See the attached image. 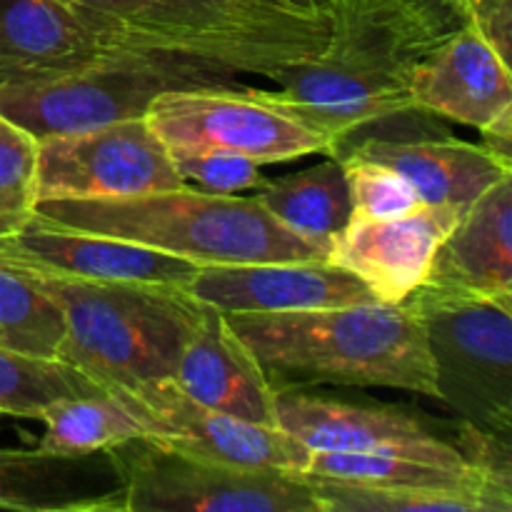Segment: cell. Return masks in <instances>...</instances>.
Wrapping results in <instances>:
<instances>
[{
    "mask_svg": "<svg viewBox=\"0 0 512 512\" xmlns=\"http://www.w3.org/2000/svg\"><path fill=\"white\" fill-rule=\"evenodd\" d=\"M345 168L350 190V220H390L403 218L423 208L418 190L400 173L380 163L360 158H338Z\"/></svg>",
    "mask_w": 512,
    "mask_h": 512,
    "instance_id": "obj_30",
    "label": "cell"
},
{
    "mask_svg": "<svg viewBox=\"0 0 512 512\" xmlns=\"http://www.w3.org/2000/svg\"><path fill=\"white\" fill-rule=\"evenodd\" d=\"M258 3L268 5V8L278 10V13L293 15V18L330 20L325 0H258Z\"/></svg>",
    "mask_w": 512,
    "mask_h": 512,
    "instance_id": "obj_34",
    "label": "cell"
},
{
    "mask_svg": "<svg viewBox=\"0 0 512 512\" xmlns=\"http://www.w3.org/2000/svg\"><path fill=\"white\" fill-rule=\"evenodd\" d=\"M480 145L498 160L503 168L512 170V108L500 113L493 123L480 128Z\"/></svg>",
    "mask_w": 512,
    "mask_h": 512,
    "instance_id": "obj_33",
    "label": "cell"
},
{
    "mask_svg": "<svg viewBox=\"0 0 512 512\" xmlns=\"http://www.w3.org/2000/svg\"><path fill=\"white\" fill-rule=\"evenodd\" d=\"M275 415L278 428L310 453L400 455L440 468L473 470L455 443L460 418L440 423L405 405L343 400L313 388L278 390Z\"/></svg>",
    "mask_w": 512,
    "mask_h": 512,
    "instance_id": "obj_8",
    "label": "cell"
},
{
    "mask_svg": "<svg viewBox=\"0 0 512 512\" xmlns=\"http://www.w3.org/2000/svg\"><path fill=\"white\" fill-rule=\"evenodd\" d=\"M65 315L28 268L0 255V345L30 358L58 360Z\"/></svg>",
    "mask_w": 512,
    "mask_h": 512,
    "instance_id": "obj_25",
    "label": "cell"
},
{
    "mask_svg": "<svg viewBox=\"0 0 512 512\" xmlns=\"http://www.w3.org/2000/svg\"><path fill=\"white\" fill-rule=\"evenodd\" d=\"M145 118L170 155L233 153L258 165L328 155V143L318 133L255 98L253 85L168 90L150 103Z\"/></svg>",
    "mask_w": 512,
    "mask_h": 512,
    "instance_id": "obj_9",
    "label": "cell"
},
{
    "mask_svg": "<svg viewBox=\"0 0 512 512\" xmlns=\"http://www.w3.org/2000/svg\"><path fill=\"white\" fill-rule=\"evenodd\" d=\"M325 3H328V18H330V10H333V8H335V5H338V3H340V0H325Z\"/></svg>",
    "mask_w": 512,
    "mask_h": 512,
    "instance_id": "obj_35",
    "label": "cell"
},
{
    "mask_svg": "<svg viewBox=\"0 0 512 512\" xmlns=\"http://www.w3.org/2000/svg\"><path fill=\"white\" fill-rule=\"evenodd\" d=\"M228 323L255 355L275 393L350 385L435 398L423 323L405 303L235 313L228 315Z\"/></svg>",
    "mask_w": 512,
    "mask_h": 512,
    "instance_id": "obj_2",
    "label": "cell"
},
{
    "mask_svg": "<svg viewBox=\"0 0 512 512\" xmlns=\"http://www.w3.org/2000/svg\"><path fill=\"white\" fill-rule=\"evenodd\" d=\"M100 385L63 360H43L0 345V413L38 420L45 405L70 395L100 393Z\"/></svg>",
    "mask_w": 512,
    "mask_h": 512,
    "instance_id": "obj_27",
    "label": "cell"
},
{
    "mask_svg": "<svg viewBox=\"0 0 512 512\" xmlns=\"http://www.w3.org/2000/svg\"><path fill=\"white\" fill-rule=\"evenodd\" d=\"M300 478L333 480L350 485H408V488H465L485 498L493 512H512V498L498 493L473 470H450L400 455L313 453Z\"/></svg>",
    "mask_w": 512,
    "mask_h": 512,
    "instance_id": "obj_23",
    "label": "cell"
},
{
    "mask_svg": "<svg viewBox=\"0 0 512 512\" xmlns=\"http://www.w3.org/2000/svg\"><path fill=\"white\" fill-rule=\"evenodd\" d=\"M38 203V138L0 115V235L13 233Z\"/></svg>",
    "mask_w": 512,
    "mask_h": 512,
    "instance_id": "obj_29",
    "label": "cell"
},
{
    "mask_svg": "<svg viewBox=\"0 0 512 512\" xmlns=\"http://www.w3.org/2000/svg\"><path fill=\"white\" fill-rule=\"evenodd\" d=\"M113 393L138 418L143 438L193 458L228 468L300 478L313 455L285 430L245 423L203 408L190 400L173 378L153 380L135 388H113Z\"/></svg>",
    "mask_w": 512,
    "mask_h": 512,
    "instance_id": "obj_11",
    "label": "cell"
},
{
    "mask_svg": "<svg viewBox=\"0 0 512 512\" xmlns=\"http://www.w3.org/2000/svg\"><path fill=\"white\" fill-rule=\"evenodd\" d=\"M130 50L158 48L68 0H0V85L75 73Z\"/></svg>",
    "mask_w": 512,
    "mask_h": 512,
    "instance_id": "obj_12",
    "label": "cell"
},
{
    "mask_svg": "<svg viewBox=\"0 0 512 512\" xmlns=\"http://www.w3.org/2000/svg\"><path fill=\"white\" fill-rule=\"evenodd\" d=\"M410 95L415 108L480 130L512 108V68L465 23L415 65Z\"/></svg>",
    "mask_w": 512,
    "mask_h": 512,
    "instance_id": "obj_18",
    "label": "cell"
},
{
    "mask_svg": "<svg viewBox=\"0 0 512 512\" xmlns=\"http://www.w3.org/2000/svg\"><path fill=\"white\" fill-rule=\"evenodd\" d=\"M68 3L93 10V13H100L105 18H113L118 23L128 25V28L138 30L140 35H145L163 53L198 58L205 60V63L223 65V68L250 75L248 65L243 63L240 55H235L233 50L215 43V40L205 38V35L183 28L155 0H68Z\"/></svg>",
    "mask_w": 512,
    "mask_h": 512,
    "instance_id": "obj_28",
    "label": "cell"
},
{
    "mask_svg": "<svg viewBox=\"0 0 512 512\" xmlns=\"http://www.w3.org/2000/svg\"><path fill=\"white\" fill-rule=\"evenodd\" d=\"M425 285L490 298L512 295V175L460 213L430 263Z\"/></svg>",
    "mask_w": 512,
    "mask_h": 512,
    "instance_id": "obj_21",
    "label": "cell"
},
{
    "mask_svg": "<svg viewBox=\"0 0 512 512\" xmlns=\"http://www.w3.org/2000/svg\"><path fill=\"white\" fill-rule=\"evenodd\" d=\"M460 25V0H340L328 48L280 65L275 88L253 85V95L318 133L333 158L383 125H395L393 138L435 135L423 133L443 128L415 108L410 75Z\"/></svg>",
    "mask_w": 512,
    "mask_h": 512,
    "instance_id": "obj_1",
    "label": "cell"
},
{
    "mask_svg": "<svg viewBox=\"0 0 512 512\" xmlns=\"http://www.w3.org/2000/svg\"><path fill=\"white\" fill-rule=\"evenodd\" d=\"M173 383L203 408L278 428L273 385L218 308L200 303L198 320L175 363Z\"/></svg>",
    "mask_w": 512,
    "mask_h": 512,
    "instance_id": "obj_16",
    "label": "cell"
},
{
    "mask_svg": "<svg viewBox=\"0 0 512 512\" xmlns=\"http://www.w3.org/2000/svg\"><path fill=\"white\" fill-rule=\"evenodd\" d=\"M0 415H3V413H0Z\"/></svg>",
    "mask_w": 512,
    "mask_h": 512,
    "instance_id": "obj_36",
    "label": "cell"
},
{
    "mask_svg": "<svg viewBox=\"0 0 512 512\" xmlns=\"http://www.w3.org/2000/svg\"><path fill=\"white\" fill-rule=\"evenodd\" d=\"M240 75L198 58L130 50L75 73L0 85V115L40 140L143 118L168 90L248 88Z\"/></svg>",
    "mask_w": 512,
    "mask_h": 512,
    "instance_id": "obj_5",
    "label": "cell"
},
{
    "mask_svg": "<svg viewBox=\"0 0 512 512\" xmlns=\"http://www.w3.org/2000/svg\"><path fill=\"white\" fill-rule=\"evenodd\" d=\"M460 213L455 205H423L403 218L350 220L330 245L328 260L363 280L380 303H403L425 283Z\"/></svg>",
    "mask_w": 512,
    "mask_h": 512,
    "instance_id": "obj_15",
    "label": "cell"
},
{
    "mask_svg": "<svg viewBox=\"0 0 512 512\" xmlns=\"http://www.w3.org/2000/svg\"><path fill=\"white\" fill-rule=\"evenodd\" d=\"M0 255L25 268L80 280L185 288L200 265L148 245L100 233L63 228L30 215L13 233L0 235Z\"/></svg>",
    "mask_w": 512,
    "mask_h": 512,
    "instance_id": "obj_14",
    "label": "cell"
},
{
    "mask_svg": "<svg viewBox=\"0 0 512 512\" xmlns=\"http://www.w3.org/2000/svg\"><path fill=\"white\" fill-rule=\"evenodd\" d=\"M338 158H360L380 163L403 175L425 205H455L465 210L512 170L503 168L480 143L453 138L448 133L403 135V138L358 140Z\"/></svg>",
    "mask_w": 512,
    "mask_h": 512,
    "instance_id": "obj_19",
    "label": "cell"
},
{
    "mask_svg": "<svg viewBox=\"0 0 512 512\" xmlns=\"http://www.w3.org/2000/svg\"><path fill=\"white\" fill-rule=\"evenodd\" d=\"M183 185L145 115L38 140V203L135 198Z\"/></svg>",
    "mask_w": 512,
    "mask_h": 512,
    "instance_id": "obj_10",
    "label": "cell"
},
{
    "mask_svg": "<svg viewBox=\"0 0 512 512\" xmlns=\"http://www.w3.org/2000/svg\"><path fill=\"white\" fill-rule=\"evenodd\" d=\"M420 318L435 370V400L490 433H512V295L420 285L403 300Z\"/></svg>",
    "mask_w": 512,
    "mask_h": 512,
    "instance_id": "obj_6",
    "label": "cell"
},
{
    "mask_svg": "<svg viewBox=\"0 0 512 512\" xmlns=\"http://www.w3.org/2000/svg\"><path fill=\"white\" fill-rule=\"evenodd\" d=\"M28 270L63 308L65 340L58 360L103 390L173 378L185 338L198 320V300L165 285Z\"/></svg>",
    "mask_w": 512,
    "mask_h": 512,
    "instance_id": "obj_4",
    "label": "cell"
},
{
    "mask_svg": "<svg viewBox=\"0 0 512 512\" xmlns=\"http://www.w3.org/2000/svg\"><path fill=\"white\" fill-rule=\"evenodd\" d=\"M180 290L225 315L380 303L363 280L330 260L205 265Z\"/></svg>",
    "mask_w": 512,
    "mask_h": 512,
    "instance_id": "obj_13",
    "label": "cell"
},
{
    "mask_svg": "<svg viewBox=\"0 0 512 512\" xmlns=\"http://www.w3.org/2000/svg\"><path fill=\"white\" fill-rule=\"evenodd\" d=\"M105 453L123 483L125 512H320L295 475L228 468L143 435Z\"/></svg>",
    "mask_w": 512,
    "mask_h": 512,
    "instance_id": "obj_7",
    "label": "cell"
},
{
    "mask_svg": "<svg viewBox=\"0 0 512 512\" xmlns=\"http://www.w3.org/2000/svg\"><path fill=\"white\" fill-rule=\"evenodd\" d=\"M465 23L512 68V0H460Z\"/></svg>",
    "mask_w": 512,
    "mask_h": 512,
    "instance_id": "obj_32",
    "label": "cell"
},
{
    "mask_svg": "<svg viewBox=\"0 0 512 512\" xmlns=\"http://www.w3.org/2000/svg\"><path fill=\"white\" fill-rule=\"evenodd\" d=\"M320 512H493L485 498L465 488L350 485L303 478Z\"/></svg>",
    "mask_w": 512,
    "mask_h": 512,
    "instance_id": "obj_26",
    "label": "cell"
},
{
    "mask_svg": "<svg viewBox=\"0 0 512 512\" xmlns=\"http://www.w3.org/2000/svg\"><path fill=\"white\" fill-rule=\"evenodd\" d=\"M38 420L45 428L38 448L65 458L103 453L143 435L138 418L113 390L53 400L45 405Z\"/></svg>",
    "mask_w": 512,
    "mask_h": 512,
    "instance_id": "obj_24",
    "label": "cell"
},
{
    "mask_svg": "<svg viewBox=\"0 0 512 512\" xmlns=\"http://www.w3.org/2000/svg\"><path fill=\"white\" fill-rule=\"evenodd\" d=\"M193 33L243 58L250 75H270L285 63L313 58L330 43V20H303L258 0H155Z\"/></svg>",
    "mask_w": 512,
    "mask_h": 512,
    "instance_id": "obj_17",
    "label": "cell"
},
{
    "mask_svg": "<svg viewBox=\"0 0 512 512\" xmlns=\"http://www.w3.org/2000/svg\"><path fill=\"white\" fill-rule=\"evenodd\" d=\"M175 168L188 185L208 193L235 195L268 183L263 165L233 153H175Z\"/></svg>",
    "mask_w": 512,
    "mask_h": 512,
    "instance_id": "obj_31",
    "label": "cell"
},
{
    "mask_svg": "<svg viewBox=\"0 0 512 512\" xmlns=\"http://www.w3.org/2000/svg\"><path fill=\"white\" fill-rule=\"evenodd\" d=\"M255 198L278 223L325 250L353 218L345 168L333 155L300 173L268 178Z\"/></svg>",
    "mask_w": 512,
    "mask_h": 512,
    "instance_id": "obj_22",
    "label": "cell"
},
{
    "mask_svg": "<svg viewBox=\"0 0 512 512\" xmlns=\"http://www.w3.org/2000/svg\"><path fill=\"white\" fill-rule=\"evenodd\" d=\"M33 215L63 228L148 245L200 268L328 260L323 245L278 223L255 195H220L193 185L115 200H40Z\"/></svg>",
    "mask_w": 512,
    "mask_h": 512,
    "instance_id": "obj_3",
    "label": "cell"
},
{
    "mask_svg": "<svg viewBox=\"0 0 512 512\" xmlns=\"http://www.w3.org/2000/svg\"><path fill=\"white\" fill-rule=\"evenodd\" d=\"M0 510L125 512L123 483L105 450L83 458L0 450Z\"/></svg>",
    "mask_w": 512,
    "mask_h": 512,
    "instance_id": "obj_20",
    "label": "cell"
}]
</instances>
